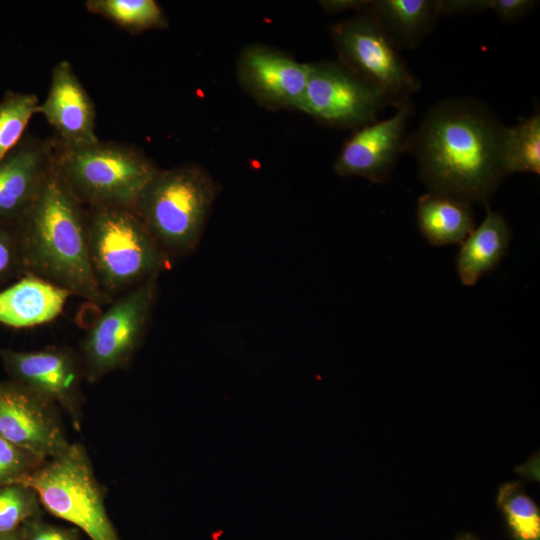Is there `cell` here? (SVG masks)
I'll use <instances>...</instances> for the list:
<instances>
[{"mask_svg": "<svg viewBox=\"0 0 540 540\" xmlns=\"http://www.w3.org/2000/svg\"><path fill=\"white\" fill-rule=\"evenodd\" d=\"M320 5L327 13H340L348 10L362 12L368 5L367 0H325Z\"/></svg>", "mask_w": 540, "mask_h": 540, "instance_id": "30", "label": "cell"}, {"mask_svg": "<svg viewBox=\"0 0 540 540\" xmlns=\"http://www.w3.org/2000/svg\"><path fill=\"white\" fill-rule=\"evenodd\" d=\"M301 112L336 128L353 131L378 120L387 100L340 61L308 63Z\"/></svg>", "mask_w": 540, "mask_h": 540, "instance_id": "9", "label": "cell"}, {"mask_svg": "<svg viewBox=\"0 0 540 540\" xmlns=\"http://www.w3.org/2000/svg\"><path fill=\"white\" fill-rule=\"evenodd\" d=\"M158 277L152 276L116 297L86 331L78 352L86 382L96 383L129 365L150 324Z\"/></svg>", "mask_w": 540, "mask_h": 540, "instance_id": "7", "label": "cell"}, {"mask_svg": "<svg viewBox=\"0 0 540 540\" xmlns=\"http://www.w3.org/2000/svg\"><path fill=\"white\" fill-rule=\"evenodd\" d=\"M36 113L42 114L54 128L55 139L64 147H80L96 143V107L68 60L59 61L52 69L46 99Z\"/></svg>", "mask_w": 540, "mask_h": 540, "instance_id": "15", "label": "cell"}, {"mask_svg": "<svg viewBox=\"0 0 540 540\" xmlns=\"http://www.w3.org/2000/svg\"><path fill=\"white\" fill-rule=\"evenodd\" d=\"M416 219L420 233L432 246L461 244L475 228L470 204L431 192L418 198Z\"/></svg>", "mask_w": 540, "mask_h": 540, "instance_id": "19", "label": "cell"}, {"mask_svg": "<svg viewBox=\"0 0 540 540\" xmlns=\"http://www.w3.org/2000/svg\"><path fill=\"white\" fill-rule=\"evenodd\" d=\"M308 70V63L262 45L246 47L237 61L241 86L268 109L301 111Z\"/></svg>", "mask_w": 540, "mask_h": 540, "instance_id": "12", "label": "cell"}, {"mask_svg": "<svg viewBox=\"0 0 540 540\" xmlns=\"http://www.w3.org/2000/svg\"><path fill=\"white\" fill-rule=\"evenodd\" d=\"M85 208L90 265L100 291L110 301L171 268L173 260L132 208Z\"/></svg>", "mask_w": 540, "mask_h": 540, "instance_id": "4", "label": "cell"}, {"mask_svg": "<svg viewBox=\"0 0 540 540\" xmlns=\"http://www.w3.org/2000/svg\"><path fill=\"white\" fill-rule=\"evenodd\" d=\"M411 103L396 109L384 120H376L351 134L343 144L333 169L340 176H358L373 183L385 182L404 152Z\"/></svg>", "mask_w": 540, "mask_h": 540, "instance_id": "13", "label": "cell"}, {"mask_svg": "<svg viewBox=\"0 0 540 540\" xmlns=\"http://www.w3.org/2000/svg\"><path fill=\"white\" fill-rule=\"evenodd\" d=\"M44 461L0 437V486L21 482Z\"/></svg>", "mask_w": 540, "mask_h": 540, "instance_id": "25", "label": "cell"}, {"mask_svg": "<svg viewBox=\"0 0 540 540\" xmlns=\"http://www.w3.org/2000/svg\"><path fill=\"white\" fill-rule=\"evenodd\" d=\"M85 7L133 34L168 26L164 11L154 0H87Z\"/></svg>", "mask_w": 540, "mask_h": 540, "instance_id": "21", "label": "cell"}, {"mask_svg": "<svg viewBox=\"0 0 540 540\" xmlns=\"http://www.w3.org/2000/svg\"><path fill=\"white\" fill-rule=\"evenodd\" d=\"M218 187L200 165L159 169L138 194L133 210L172 260L198 246Z\"/></svg>", "mask_w": 540, "mask_h": 540, "instance_id": "3", "label": "cell"}, {"mask_svg": "<svg viewBox=\"0 0 540 540\" xmlns=\"http://www.w3.org/2000/svg\"><path fill=\"white\" fill-rule=\"evenodd\" d=\"M19 483L35 490L48 513L81 529L90 540H120L107 513L105 490L81 444L70 443Z\"/></svg>", "mask_w": 540, "mask_h": 540, "instance_id": "6", "label": "cell"}, {"mask_svg": "<svg viewBox=\"0 0 540 540\" xmlns=\"http://www.w3.org/2000/svg\"><path fill=\"white\" fill-rule=\"evenodd\" d=\"M24 540H79L78 528L50 524L42 515L26 520L20 527Z\"/></svg>", "mask_w": 540, "mask_h": 540, "instance_id": "27", "label": "cell"}, {"mask_svg": "<svg viewBox=\"0 0 540 540\" xmlns=\"http://www.w3.org/2000/svg\"><path fill=\"white\" fill-rule=\"evenodd\" d=\"M503 172L540 174V111L535 107L528 117L505 126L501 142Z\"/></svg>", "mask_w": 540, "mask_h": 540, "instance_id": "20", "label": "cell"}, {"mask_svg": "<svg viewBox=\"0 0 540 540\" xmlns=\"http://www.w3.org/2000/svg\"><path fill=\"white\" fill-rule=\"evenodd\" d=\"M72 296L36 276L25 274L0 290V323L12 328H30L55 320Z\"/></svg>", "mask_w": 540, "mask_h": 540, "instance_id": "16", "label": "cell"}, {"mask_svg": "<svg viewBox=\"0 0 540 540\" xmlns=\"http://www.w3.org/2000/svg\"><path fill=\"white\" fill-rule=\"evenodd\" d=\"M38 515L42 506L33 488L21 483L0 486V533L15 531Z\"/></svg>", "mask_w": 540, "mask_h": 540, "instance_id": "24", "label": "cell"}, {"mask_svg": "<svg viewBox=\"0 0 540 540\" xmlns=\"http://www.w3.org/2000/svg\"><path fill=\"white\" fill-rule=\"evenodd\" d=\"M0 540H24L20 531V528L11 531V532H4L0 533Z\"/></svg>", "mask_w": 540, "mask_h": 540, "instance_id": "31", "label": "cell"}, {"mask_svg": "<svg viewBox=\"0 0 540 540\" xmlns=\"http://www.w3.org/2000/svg\"><path fill=\"white\" fill-rule=\"evenodd\" d=\"M340 62L396 109L410 103L421 82L400 50L365 9L331 27Z\"/></svg>", "mask_w": 540, "mask_h": 540, "instance_id": "8", "label": "cell"}, {"mask_svg": "<svg viewBox=\"0 0 540 540\" xmlns=\"http://www.w3.org/2000/svg\"><path fill=\"white\" fill-rule=\"evenodd\" d=\"M498 502L519 540L539 539L540 516L538 508L515 484H507L501 488Z\"/></svg>", "mask_w": 540, "mask_h": 540, "instance_id": "23", "label": "cell"}, {"mask_svg": "<svg viewBox=\"0 0 540 540\" xmlns=\"http://www.w3.org/2000/svg\"><path fill=\"white\" fill-rule=\"evenodd\" d=\"M505 125L484 102L453 97L434 104L406 137L428 192L467 204L487 201L505 174L501 142Z\"/></svg>", "mask_w": 540, "mask_h": 540, "instance_id": "1", "label": "cell"}, {"mask_svg": "<svg viewBox=\"0 0 540 540\" xmlns=\"http://www.w3.org/2000/svg\"><path fill=\"white\" fill-rule=\"evenodd\" d=\"M490 0H440L441 15H467L488 10Z\"/></svg>", "mask_w": 540, "mask_h": 540, "instance_id": "29", "label": "cell"}, {"mask_svg": "<svg viewBox=\"0 0 540 540\" xmlns=\"http://www.w3.org/2000/svg\"><path fill=\"white\" fill-rule=\"evenodd\" d=\"M0 437L43 460L70 445L58 408L11 380L0 382Z\"/></svg>", "mask_w": 540, "mask_h": 540, "instance_id": "11", "label": "cell"}, {"mask_svg": "<svg viewBox=\"0 0 540 540\" xmlns=\"http://www.w3.org/2000/svg\"><path fill=\"white\" fill-rule=\"evenodd\" d=\"M23 274L67 290L95 305L110 301L90 265L86 208L54 166L36 199L16 223Z\"/></svg>", "mask_w": 540, "mask_h": 540, "instance_id": "2", "label": "cell"}, {"mask_svg": "<svg viewBox=\"0 0 540 540\" xmlns=\"http://www.w3.org/2000/svg\"><path fill=\"white\" fill-rule=\"evenodd\" d=\"M0 359L11 381L63 410L80 430L85 376L78 352L64 346L33 351L0 348Z\"/></svg>", "mask_w": 540, "mask_h": 540, "instance_id": "10", "label": "cell"}, {"mask_svg": "<svg viewBox=\"0 0 540 540\" xmlns=\"http://www.w3.org/2000/svg\"><path fill=\"white\" fill-rule=\"evenodd\" d=\"M365 10L400 51L418 48L441 16L440 0H372Z\"/></svg>", "mask_w": 540, "mask_h": 540, "instance_id": "17", "label": "cell"}, {"mask_svg": "<svg viewBox=\"0 0 540 540\" xmlns=\"http://www.w3.org/2000/svg\"><path fill=\"white\" fill-rule=\"evenodd\" d=\"M538 4L535 0H490V7L504 23L512 24L528 15Z\"/></svg>", "mask_w": 540, "mask_h": 540, "instance_id": "28", "label": "cell"}, {"mask_svg": "<svg viewBox=\"0 0 540 540\" xmlns=\"http://www.w3.org/2000/svg\"><path fill=\"white\" fill-rule=\"evenodd\" d=\"M38 105L33 93L5 92L0 101V162L23 138Z\"/></svg>", "mask_w": 540, "mask_h": 540, "instance_id": "22", "label": "cell"}, {"mask_svg": "<svg viewBox=\"0 0 540 540\" xmlns=\"http://www.w3.org/2000/svg\"><path fill=\"white\" fill-rule=\"evenodd\" d=\"M481 224L461 243L456 269L465 286H473L495 269L508 252L511 230L502 214L486 206Z\"/></svg>", "mask_w": 540, "mask_h": 540, "instance_id": "18", "label": "cell"}, {"mask_svg": "<svg viewBox=\"0 0 540 540\" xmlns=\"http://www.w3.org/2000/svg\"><path fill=\"white\" fill-rule=\"evenodd\" d=\"M23 275L16 224L0 222V288Z\"/></svg>", "mask_w": 540, "mask_h": 540, "instance_id": "26", "label": "cell"}, {"mask_svg": "<svg viewBox=\"0 0 540 540\" xmlns=\"http://www.w3.org/2000/svg\"><path fill=\"white\" fill-rule=\"evenodd\" d=\"M55 138L23 136L0 162V222L16 224L53 168Z\"/></svg>", "mask_w": 540, "mask_h": 540, "instance_id": "14", "label": "cell"}, {"mask_svg": "<svg viewBox=\"0 0 540 540\" xmlns=\"http://www.w3.org/2000/svg\"><path fill=\"white\" fill-rule=\"evenodd\" d=\"M53 166L85 207L132 208L159 168L134 145L97 141L64 147L57 140Z\"/></svg>", "mask_w": 540, "mask_h": 540, "instance_id": "5", "label": "cell"}]
</instances>
